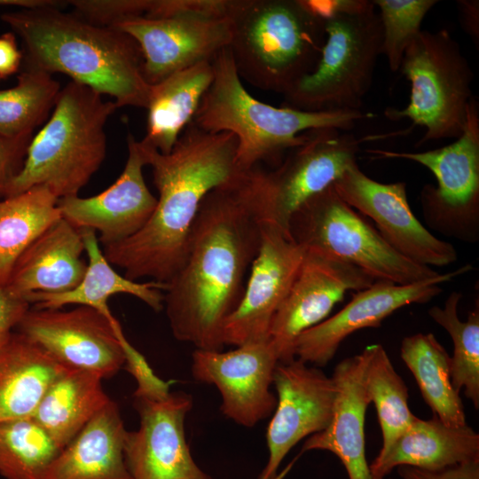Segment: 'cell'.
Returning <instances> with one entry per match:
<instances>
[{"mask_svg":"<svg viewBox=\"0 0 479 479\" xmlns=\"http://www.w3.org/2000/svg\"><path fill=\"white\" fill-rule=\"evenodd\" d=\"M265 170L240 171L207 194L192 224L185 260L166 284L173 336L222 351L225 321L240 304L266 217Z\"/></svg>","mask_w":479,"mask_h":479,"instance_id":"1","label":"cell"},{"mask_svg":"<svg viewBox=\"0 0 479 479\" xmlns=\"http://www.w3.org/2000/svg\"><path fill=\"white\" fill-rule=\"evenodd\" d=\"M158 191L156 208L135 235L103 247L106 260L134 281L167 284L183 265L192 224L208 192L240 170L238 142L230 132L210 133L190 122L169 153L139 141Z\"/></svg>","mask_w":479,"mask_h":479,"instance_id":"2","label":"cell"},{"mask_svg":"<svg viewBox=\"0 0 479 479\" xmlns=\"http://www.w3.org/2000/svg\"><path fill=\"white\" fill-rule=\"evenodd\" d=\"M1 20L23 46L24 69L61 73L122 106L146 108L151 85L137 43L126 33L57 7L20 9Z\"/></svg>","mask_w":479,"mask_h":479,"instance_id":"3","label":"cell"},{"mask_svg":"<svg viewBox=\"0 0 479 479\" xmlns=\"http://www.w3.org/2000/svg\"><path fill=\"white\" fill-rule=\"evenodd\" d=\"M212 65L213 81L192 122L210 133H232L238 142L236 165L240 171L279 160L304 141L308 130L349 131L370 116L362 110L304 111L262 102L244 87L228 48L213 59Z\"/></svg>","mask_w":479,"mask_h":479,"instance_id":"4","label":"cell"},{"mask_svg":"<svg viewBox=\"0 0 479 479\" xmlns=\"http://www.w3.org/2000/svg\"><path fill=\"white\" fill-rule=\"evenodd\" d=\"M227 47L240 79L286 93L316 67L326 39L310 0H231Z\"/></svg>","mask_w":479,"mask_h":479,"instance_id":"5","label":"cell"},{"mask_svg":"<svg viewBox=\"0 0 479 479\" xmlns=\"http://www.w3.org/2000/svg\"><path fill=\"white\" fill-rule=\"evenodd\" d=\"M119 108L92 89L68 82L28 145L23 167L4 197L44 186L58 199L76 196L104 161L105 125Z\"/></svg>","mask_w":479,"mask_h":479,"instance_id":"6","label":"cell"},{"mask_svg":"<svg viewBox=\"0 0 479 479\" xmlns=\"http://www.w3.org/2000/svg\"><path fill=\"white\" fill-rule=\"evenodd\" d=\"M324 19L326 39L312 72L284 96V106L304 111L361 110L376 63L382 33L369 0H310Z\"/></svg>","mask_w":479,"mask_h":479,"instance_id":"7","label":"cell"},{"mask_svg":"<svg viewBox=\"0 0 479 479\" xmlns=\"http://www.w3.org/2000/svg\"><path fill=\"white\" fill-rule=\"evenodd\" d=\"M399 71L411 84L409 102L402 109L386 108L385 116L425 128L419 145L459 137L474 98V73L450 32L420 30L406 48Z\"/></svg>","mask_w":479,"mask_h":479,"instance_id":"8","label":"cell"},{"mask_svg":"<svg viewBox=\"0 0 479 479\" xmlns=\"http://www.w3.org/2000/svg\"><path fill=\"white\" fill-rule=\"evenodd\" d=\"M231 0H151L147 13L112 26L135 40L145 81L169 75L213 59L231 40Z\"/></svg>","mask_w":479,"mask_h":479,"instance_id":"9","label":"cell"},{"mask_svg":"<svg viewBox=\"0 0 479 479\" xmlns=\"http://www.w3.org/2000/svg\"><path fill=\"white\" fill-rule=\"evenodd\" d=\"M288 231L306 248L350 263L375 280L406 285L440 274L396 252L364 216L338 195L333 185L297 208Z\"/></svg>","mask_w":479,"mask_h":479,"instance_id":"10","label":"cell"},{"mask_svg":"<svg viewBox=\"0 0 479 479\" xmlns=\"http://www.w3.org/2000/svg\"><path fill=\"white\" fill-rule=\"evenodd\" d=\"M368 153L381 158L417 162L435 176L437 185H426L420 194L428 225L457 240H479V111L474 98L461 135L454 142L420 153L380 149Z\"/></svg>","mask_w":479,"mask_h":479,"instance_id":"11","label":"cell"},{"mask_svg":"<svg viewBox=\"0 0 479 479\" xmlns=\"http://www.w3.org/2000/svg\"><path fill=\"white\" fill-rule=\"evenodd\" d=\"M119 321L88 306L72 310L29 308L15 332L67 368L110 378L124 365L116 335Z\"/></svg>","mask_w":479,"mask_h":479,"instance_id":"12","label":"cell"},{"mask_svg":"<svg viewBox=\"0 0 479 479\" xmlns=\"http://www.w3.org/2000/svg\"><path fill=\"white\" fill-rule=\"evenodd\" d=\"M376 281L361 269L321 251L306 248L299 271L276 311L268 341L279 363L295 359L294 343L305 331L328 318L349 290Z\"/></svg>","mask_w":479,"mask_h":479,"instance_id":"13","label":"cell"},{"mask_svg":"<svg viewBox=\"0 0 479 479\" xmlns=\"http://www.w3.org/2000/svg\"><path fill=\"white\" fill-rule=\"evenodd\" d=\"M333 186L346 203L375 224L383 240L402 256L431 268L456 262L453 245L433 235L413 214L404 182H378L354 163Z\"/></svg>","mask_w":479,"mask_h":479,"instance_id":"14","label":"cell"},{"mask_svg":"<svg viewBox=\"0 0 479 479\" xmlns=\"http://www.w3.org/2000/svg\"><path fill=\"white\" fill-rule=\"evenodd\" d=\"M306 255L290 232L269 218L262 223L260 247L243 297L223 329L224 345L268 341L272 318L287 294Z\"/></svg>","mask_w":479,"mask_h":479,"instance_id":"15","label":"cell"},{"mask_svg":"<svg viewBox=\"0 0 479 479\" xmlns=\"http://www.w3.org/2000/svg\"><path fill=\"white\" fill-rule=\"evenodd\" d=\"M363 140L336 129L306 131L304 141L288 151L275 170L265 171L266 218L289 232L297 208L357 163Z\"/></svg>","mask_w":479,"mask_h":479,"instance_id":"16","label":"cell"},{"mask_svg":"<svg viewBox=\"0 0 479 479\" xmlns=\"http://www.w3.org/2000/svg\"><path fill=\"white\" fill-rule=\"evenodd\" d=\"M193 404L177 391L162 401L133 397L137 430L126 432L123 456L130 479H212L193 459L185 422Z\"/></svg>","mask_w":479,"mask_h":479,"instance_id":"17","label":"cell"},{"mask_svg":"<svg viewBox=\"0 0 479 479\" xmlns=\"http://www.w3.org/2000/svg\"><path fill=\"white\" fill-rule=\"evenodd\" d=\"M272 384L277 404L266 431L268 459L258 479H275L296 444L328 427L336 398L332 377L298 358L279 362Z\"/></svg>","mask_w":479,"mask_h":479,"instance_id":"18","label":"cell"},{"mask_svg":"<svg viewBox=\"0 0 479 479\" xmlns=\"http://www.w3.org/2000/svg\"><path fill=\"white\" fill-rule=\"evenodd\" d=\"M471 269L472 265L466 264L436 278L406 285L374 281L353 294L351 300L337 313L303 332L294 343L295 358L319 368L326 365L351 334L378 327L386 318L405 305L428 302L442 292L441 284Z\"/></svg>","mask_w":479,"mask_h":479,"instance_id":"19","label":"cell"},{"mask_svg":"<svg viewBox=\"0 0 479 479\" xmlns=\"http://www.w3.org/2000/svg\"><path fill=\"white\" fill-rule=\"evenodd\" d=\"M278 363L276 352L267 341L226 352L196 349L192 355L191 372L196 381L217 388L225 417L252 428L276 408L277 397L271 387Z\"/></svg>","mask_w":479,"mask_h":479,"instance_id":"20","label":"cell"},{"mask_svg":"<svg viewBox=\"0 0 479 479\" xmlns=\"http://www.w3.org/2000/svg\"><path fill=\"white\" fill-rule=\"evenodd\" d=\"M128 158L120 177L102 192L58 200L62 218L78 230L98 233L103 247L121 242L138 232L152 216L157 198L147 187L143 168L147 165L139 141L128 136Z\"/></svg>","mask_w":479,"mask_h":479,"instance_id":"21","label":"cell"},{"mask_svg":"<svg viewBox=\"0 0 479 479\" xmlns=\"http://www.w3.org/2000/svg\"><path fill=\"white\" fill-rule=\"evenodd\" d=\"M366 349L339 362L332 374L336 387L334 415L328 427L311 435L299 454L275 479H283L295 460L309 451L334 453L349 479H374L365 456V420L371 404L364 385Z\"/></svg>","mask_w":479,"mask_h":479,"instance_id":"22","label":"cell"},{"mask_svg":"<svg viewBox=\"0 0 479 479\" xmlns=\"http://www.w3.org/2000/svg\"><path fill=\"white\" fill-rule=\"evenodd\" d=\"M83 253L81 231L60 218L20 255L4 287L27 302L32 294L68 292L79 284L86 271Z\"/></svg>","mask_w":479,"mask_h":479,"instance_id":"23","label":"cell"},{"mask_svg":"<svg viewBox=\"0 0 479 479\" xmlns=\"http://www.w3.org/2000/svg\"><path fill=\"white\" fill-rule=\"evenodd\" d=\"M479 460V435L467 424L450 427L435 414L429 420L415 417L382 456L369 463L374 479H386L394 469L409 466L425 470H439Z\"/></svg>","mask_w":479,"mask_h":479,"instance_id":"24","label":"cell"},{"mask_svg":"<svg viewBox=\"0 0 479 479\" xmlns=\"http://www.w3.org/2000/svg\"><path fill=\"white\" fill-rule=\"evenodd\" d=\"M126 428L111 400L59 452L41 479H130L123 445Z\"/></svg>","mask_w":479,"mask_h":479,"instance_id":"25","label":"cell"},{"mask_svg":"<svg viewBox=\"0 0 479 479\" xmlns=\"http://www.w3.org/2000/svg\"><path fill=\"white\" fill-rule=\"evenodd\" d=\"M88 263L86 271L79 284L62 294L36 293L28 296L29 304L38 309H61L76 304L93 308L107 318L114 317L107 304L108 299L117 294L133 295L159 312L164 308L166 284L154 280L138 282L119 274L106 260L99 246L97 234L90 229H82Z\"/></svg>","mask_w":479,"mask_h":479,"instance_id":"26","label":"cell"},{"mask_svg":"<svg viewBox=\"0 0 479 479\" xmlns=\"http://www.w3.org/2000/svg\"><path fill=\"white\" fill-rule=\"evenodd\" d=\"M67 369L12 332L0 344V423L31 417L51 384Z\"/></svg>","mask_w":479,"mask_h":479,"instance_id":"27","label":"cell"},{"mask_svg":"<svg viewBox=\"0 0 479 479\" xmlns=\"http://www.w3.org/2000/svg\"><path fill=\"white\" fill-rule=\"evenodd\" d=\"M213 78L212 61H205L151 85L145 108L146 134L141 141L161 153H170L183 130L192 122Z\"/></svg>","mask_w":479,"mask_h":479,"instance_id":"28","label":"cell"},{"mask_svg":"<svg viewBox=\"0 0 479 479\" xmlns=\"http://www.w3.org/2000/svg\"><path fill=\"white\" fill-rule=\"evenodd\" d=\"M102 381L98 373L69 368L43 396L32 417L61 449L111 401Z\"/></svg>","mask_w":479,"mask_h":479,"instance_id":"29","label":"cell"},{"mask_svg":"<svg viewBox=\"0 0 479 479\" xmlns=\"http://www.w3.org/2000/svg\"><path fill=\"white\" fill-rule=\"evenodd\" d=\"M400 351L433 414L450 427L467 425L462 400L451 381V356L436 336L431 333L406 336Z\"/></svg>","mask_w":479,"mask_h":479,"instance_id":"30","label":"cell"},{"mask_svg":"<svg viewBox=\"0 0 479 479\" xmlns=\"http://www.w3.org/2000/svg\"><path fill=\"white\" fill-rule=\"evenodd\" d=\"M58 198L46 187H32L0 201V286L5 287L25 249L62 218Z\"/></svg>","mask_w":479,"mask_h":479,"instance_id":"31","label":"cell"},{"mask_svg":"<svg viewBox=\"0 0 479 479\" xmlns=\"http://www.w3.org/2000/svg\"><path fill=\"white\" fill-rule=\"evenodd\" d=\"M365 349L367 361L364 385L377 412L382 436L381 448L377 456H382L409 428L416 416L408 406V389L396 372L383 346L375 343Z\"/></svg>","mask_w":479,"mask_h":479,"instance_id":"32","label":"cell"},{"mask_svg":"<svg viewBox=\"0 0 479 479\" xmlns=\"http://www.w3.org/2000/svg\"><path fill=\"white\" fill-rule=\"evenodd\" d=\"M60 90L59 82L51 75L24 69L15 86L0 90V134H33L53 109Z\"/></svg>","mask_w":479,"mask_h":479,"instance_id":"33","label":"cell"},{"mask_svg":"<svg viewBox=\"0 0 479 479\" xmlns=\"http://www.w3.org/2000/svg\"><path fill=\"white\" fill-rule=\"evenodd\" d=\"M462 298L459 292L448 296L444 307L428 310L430 318L450 334L453 343L451 357V381L453 389L464 394L474 407L479 408V310H472L467 320L458 315V305Z\"/></svg>","mask_w":479,"mask_h":479,"instance_id":"34","label":"cell"},{"mask_svg":"<svg viewBox=\"0 0 479 479\" xmlns=\"http://www.w3.org/2000/svg\"><path fill=\"white\" fill-rule=\"evenodd\" d=\"M62 449L31 416L0 423V475L41 479Z\"/></svg>","mask_w":479,"mask_h":479,"instance_id":"35","label":"cell"},{"mask_svg":"<svg viewBox=\"0 0 479 479\" xmlns=\"http://www.w3.org/2000/svg\"><path fill=\"white\" fill-rule=\"evenodd\" d=\"M382 33L381 54L391 71H399L408 45L421 30L420 26L436 0H373Z\"/></svg>","mask_w":479,"mask_h":479,"instance_id":"36","label":"cell"},{"mask_svg":"<svg viewBox=\"0 0 479 479\" xmlns=\"http://www.w3.org/2000/svg\"><path fill=\"white\" fill-rule=\"evenodd\" d=\"M123 355L125 369L133 376L137 389L133 397L162 401L170 395L171 381L159 378L145 357L128 341L121 325L115 328Z\"/></svg>","mask_w":479,"mask_h":479,"instance_id":"37","label":"cell"},{"mask_svg":"<svg viewBox=\"0 0 479 479\" xmlns=\"http://www.w3.org/2000/svg\"><path fill=\"white\" fill-rule=\"evenodd\" d=\"M33 134L6 137L0 134V197L21 170Z\"/></svg>","mask_w":479,"mask_h":479,"instance_id":"38","label":"cell"},{"mask_svg":"<svg viewBox=\"0 0 479 479\" xmlns=\"http://www.w3.org/2000/svg\"><path fill=\"white\" fill-rule=\"evenodd\" d=\"M396 469L400 479H479V460L439 470H425L409 466H400Z\"/></svg>","mask_w":479,"mask_h":479,"instance_id":"39","label":"cell"},{"mask_svg":"<svg viewBox=\"0 0 479 479\" xmlns=\"http://www.w3.org/2000/svg\"><path fill=\"white\" fill-rule=\"evenodd\" d=\"M29 308L28 302L0 286V344L14 332Z\"/></svg>","mask_w":479,"mask_h":479,"instance_id":"40","label":"cell"},{"mask_svg":"<svg viewBox=\"0 0 479 479\" xmlns=\"http://www.w3.org/2000/svg\"><path fill=\"white\" fill-rule=\"evenodd\" d=\"M23 59L16 35L7 32L0 35V79L17 73Z\"/></svg>","mask_w":479,"mask_h":479,"instance_id":"41","label":"cell"},{"mask_svg":"<svg viewBox=\"0 0 479 479\" xmlns=\"http://www.w3.org/2000/svg\"><path fill=\"white\" fill-rule=\"evenodd\" d=\"M461 24L467 34L478 41L479 38V3L478 1L461 0L457 2Z\"/></svg>","mask_w":479,"mask_h":479,"instance_id":"42","label":"cell"},{"mask_svg":"<svg viewBox=\"0 0 479 479\" xmlns=\"http://www.w3.org/2000/svg\"><path fill=\"white\" fill-rule=\"evenodd\" d=\"M64 2L54 0H0L2 6H17L20 9H33L43 7H57L64 5Z\"/></svg>","mask_w":479,"mask_h":479,"instance_id":"43","label":"cell"}]
</instances>
